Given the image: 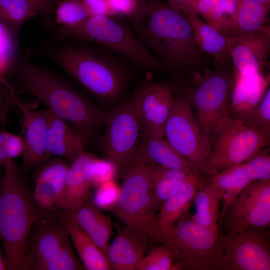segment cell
<instances>
[{
	"label": "cell",
	"instance_id": "44",
	"mask_svg": "<svg viewBox=\"0 0 270 270\" xmlns=\"http://www.w3.org/2000/svg\"><path fill=\"white\" fill-rule=\"evenodd\" d=\"M240 0H224L225 11L230 20L232 36V26L236 8Z\"/></svg>",
	"mask_w": 270,
	"mask_h": 270
},
{
	"label": "cell",
	"instance_id": "13",
	"mask_svg": "<svg viewBox=\"0 0 270 270\" xmlns=\"http://www.w3.org/2000/svg\"><path fill=\"white\" fill-rule=\"evenodd\" d=\"M224 250L220 270H270L269 236L265 230L248 228L221 233Z\"/></svg>",
	"mask_w": 270,
	"mask_h": 270
},
{
	"label": "cell",
	"instance_id": "37",
	"mask_svg": "<svg viewBox=\"0 0 270 270\" xmlns=\"http://www.w3.org/2000/svg\"><path fill=\"white\" fill-rule=\"evenodd\" d=\"M244 164L251 182L270 179V149L258 151L244 162Z\"/></svg>",
	"mask_w": 270,
	"mask_h": 270
},
{
	"label": "cell",
	"instance_id": "5",
	"mask_svg": "<svg viewBox=\"0 0 270 270\" xmlns=\"http://www.w3.org/2000/svg\"><path fill=\"white\" fill-rule=\"evenodd\" d=\"M119 18L115 16H91L72 26H59L52 32L53 38L56 43L75 40L98 45L143 70L167 73L134 30Z\"/></svg>",
	"mask_w": 270,
	"mask_h": 270
},
{
	"label": "cell",
	"instance_id": "38",
	"mask_svg": "<svg viewBox=\"0 0 270 270\" xmlns=\"http://www.w3.org/2000/svg\"><path fill=\"white\" fill-rule=\"evenodd\" d=\"M270 133V88H268L258 106L244 122Z\"/></svg>",
	"mask_w": 270,
	"mask_h": 270
},
{
	"label": "cell",
	"instance_id": "46",
	"mask_svg": "<svg viewBox=\"0 0 270 270\" xmlns=\"http://www.w3.org/2000/svg\"><path fill=\"white\" fill-rule=\"evenodd\" d=\"M12 132L5 130H0V145L2 144L12 134Z\"/></svg>",
	"mask_w": 270,
	"mask_h": 270
},
{
	"label": "cell",
	"instance_id": "50",
	"mask_svg": "<svg viewBox=\"0 0 270 270\" xmlns=\"http://www.w3.org/2000/svg\"></svg>",
	"mask_w": 270,
	"mask_h": 270
},
{
	"label": "cell",
	"instance_id": "7",
	"mask_svg": "<svg viewBox=\"0 0 270 270\" xmlns=\"http://www.w3.org/2000/svg\"><path fill=\"white\" fill-rule=\"evenodd\" d=\"M156 165L137 160L122 176L110 210L146 246L156 244V214L152 207V184Z\"/></svg>",
	"mask_w": 270,
	"mask_h": 270
},
{
	"label": "cell",
	"instance_id": "28",
	"mask_svg": "<svg viewBox=\"0 0 270 270\" xmlns=\"http://www.w3.org/2000/svg\"><path fill=\"white\" fill-rule=\"evenodd\" d=\"M209 178L222 196V205L218 219L220 223L229 204L251 182L246 173L244 162L219 172Z\"/></svg>",
	"mask_w": 270,
	"mask_h": 270
},
{
	"label": "cell",
	"instance_id": "4",
	"mask_svg": "<svg viewBox=\"0 0 270 270\" xmlns=\"http://www.w3.org/2000/svg\"><path fill=\"white\" fill-rule=\"evenodd\" d=\"M0 186V235L6 270H21L30 233L40 218L32 192L14 159L2 166Z\"/></svg>",
	"mask_w": 270,
	"mask_h": 270
},
{
	"label": "cell",
	"instance_id": "24",
	"mask_svg": "<svg viewBox=\"0 0 270 270\" xmlns=\"http://www.w3.org/2000/svg\"><path fill=\"white\" fill-rule=\"evenodd\" d=\"M136 161L190 172L196 168L174 148L164 136L141 134Z\"/></svg>",
	"mask_w": 270,
	"mask_h": 270
},
{
	"label": "cell",
	"instance_id": "3",
	"mask_svg": "<svg viewBox=\"0 0 270 270\" xmlns=\"http://www.w3.org/2000/svg\"><path fill=\"white\" fill-rule=\"evenodd\" d=\"M16 76L21 89L69 123L86 146L96 138L103 127L106 112L69 81L28 59L21 60L16 64Z\"/></svg>",
	"mask_w": 270,
	"mask_h": 270
},
{
	"label": "cell",
	"instance_id": "27",
	"mask_svg": "<svg viewBox=\"0 0 270 270\" xmlns=\"http://www.w3.org/2000/svg\"><path fill=\"white\" fill-rule=\"evenodd\" d=\"M222 200L220 192L208 178L194 197L195 212L191 218L203 226L220 230L218 222Z\"/></svg>",
	"mask_w": 270,
	"mask_h": 270
},
{
	"label": "cell",
	"instance_id": "12",
	"mask_svg": "<svg viewBox=\"0 0 270 270\" xmlns=\"http://www.w3.org/2000/svg\"><path fill=\"white\" fill-rule=\"evenodd\" d=\"M164 136L195 167L210 154L212 142L202 132L190 102L180 94L176 98L165 124Z\"/></svg>",
	"mask_w": 270,
	"mask_h": 270
},
{
	"label": "cell",
	"instance_id": "26",
	"mask_svg": "<svg viewBox=\"0 0 270 270\" xmlns=\"http://www.w3.org/2000/svg\"><path fill=\"white\" fill-rule=\"evenodd\" d=\"M62 219L85 270H112L106 255L92 238L72 221Z\"/></svg>",
	"mask_w": 270,
	"mask_h": 270
},
{
	"label": "cell",
	"instance_id": "8",
	"mask_svg": "<svg viewBox=\"0 0 270 270\" xmlns=\"http://www.w3.org/2000/svg\"><path fill=\"white\" fill-rule=\"evenodd\" d=\"M82 270L64 220L54 216L39 218L28 238L21 270Z\"/></svg>",
	"mask_w": 270,
	"mask_h": 270
},
{
	"label": "cell",
	"instance_id": "36",
	"mask_svg": "<svg viewBox=\"0 0 270 270\" xmlns=\"http://www.w3.org/2000/svg\"><path fill=\"white\" fill-rule=\"evenodd\" d=\"M16 39L12 31L0 21V65L6 75L14 66L18 50Z\"/></svg>",
	"mask_w": 270,
	"mask_h": 270
},
{
	"label": "cell",
	"instance_id": "22",
	"mask_svg": "<svg viewBox=\"0 0 270 270\" xmlns=\"http://www.w3.org/2000/svg\"><path fill=\"white\" fill-rule=\"evenodd\" d=\"M149 248L129 228L118 225L116 236L108 244L106 256L112 270H138Z\"/></svg>",
	"mask_w": 270,
	"mask_h": 270
},
{
	"label": "cell",
	"instance_id": "45",
	"mask_svg": "<svg viewBox=\"0 0 270 270\" xmlns=\"http://www.w3.org/2000/svg\"><path fill=\"white\" fill-rule=\"evenodd\" d=\"M6 74L3 68L0 65V86H2L12 92H16V91L14 87L6 78Z\"/></svg>",
	"mask_w": 270,
	"mask_h": 270
},
{
	"label": "cell",
	"instance_id": "15",
	"mask_svg": "<svg viewBox=\"0 0 270 270\" xmlns=\"http://www.w3.org/2000/svg\"><path fill=\"white\" fill-rule=\"evenodd\" d=\"M174 84L148 80L134 92L140 120L141 134L164 136L165 124L174 104Z\"/></svg>",
	"mask_w": 270,
	"mask_h": 270
},
{
	"label": "cell",
	"instance_id": "39",
	"mask_svg": "<svg viewBox=\"0 0 270 270\" xmlns=\"http://www.w3.org/2000/svg\"><path fill=\"white\" fill-rule=\"evenodd\" d=\"M36 8L40 16V24L45 28L52 32L56 27L54 16L58 0H26Z\"/></svg>",
	"mask_w": 270,
	"mask_h": 270
},
{
	"label": "cell",
	"instance_id": "20",
	"mask_svg": "<svg viewBox=\"0 0 270 270\" xmlns=\"http://www.w3.org/2000/svg\"><path fill=\"white\" fill-rule=\"evenodd\" d=\"M58 218L72 221L82 228L106 255L112 228L110 219L90 199L74 209L58 210Z\"/></svg>",
	"mask_w": 270,
	"mask_h": 270
},
{
	"label": "cell",
	"instance_id": "34",
	"mask_svg": "<svg viewBox=\"0 0 270 270\" xmlns=\"http://www.w3.org/2000/svg\"><path fill=\"white\" fill-rule=\"evenodd\" d=\"M80 0H60L57 2L54 20L60 26H72L90 18Z\"/></svg>",
	"mask_w": 270,
	"mask_h": 270
},
{
	"label": "cell",
	"instance_id": "18",
	"mask_svg": "<svg viewBox=\"0 0 270 270\" xmlns=\"http://www.w3.org/2000/svg\"><path fill=\"white\" fill-rule=\"evenodd\" d=\"M208 178L196 168L174 188L156 214V244L162 243L187 212L198 190Z\"/></svg>",
	"mask_w": 270,
	"mask_h": 270
},
{
	"label": "cell",
	"instance_id": "40",
	"mask_svg": "<svg viewBox=\"0 0 270 270\" xmlns=\"http://www.w3.org/2000/svg\"><path fill=\"white\" fill-rule=\"evenodd\" d=\"M114 166L110 162L94 158L91 168L92 186H98L112 180L114 172Z\"/></svg>",
	"mask_w": 270,
	"mask_h": 270
},
{
	"label": "cell",
	"instance_id": "41",
	"mask_svg": "<svg viewBox=\"0 0 270 270\" xmlns=\"http://www.w3.org/2000/svg\"><path fill=\"white\" fill-rule=\"evenodd\" d=\"M90 17L109 16L106 0H80Z\"/></svg>",
	"mask_w": 270,
	"mask_h": 270
},
{
	"label": "cell",
	"instance_id": "49",
	"mask_svg": "<svg viewBox=\"0 0 270 270\" xmlns=\"http://www.w3.org/2000/svg\"><path fill=\"white\" fill-rule=\"evenodd\" d=\"M2 176H0V184H1L2 180Z\"/></svg>",
	"mask_w": 270,
	"mask_h": 270
},
{
	"label": "cell",
	"instance_id": "9",
	"mask_svg": "<svg viewBox=\"0 0 270 270\" xmlns=\"http://www.w3.org/2000/svg\"><path fill=\"white\" fill-rule=\"evenodd\" d=\"M221 233L197 223L186 213L162 242L174 252L176 270H220L224 250Z\"/></svg>",
	"mask_w": 270,
	"mask_h": 270
},
{
	"label": "cell",
	"instance_id": "31",
	"mask_svg": "<svg viewBox=\"0 0 270 270\" xmlns=\"http://www.w3.org/2000/svg\"><path fill=\"white\" fill-rule=\"evenodd\" d=\"M69 165L64 160L55 157L36 169L35 181L44 182L54 191L59 210L64 208L66 180Z\"/></svg>",
	"mask_w": 270,
	"mask_h": 270
},
{
	"label": "cell",
	"instance_id": "32",
	"mask_svg": "<svg viewBox=\"0 0 270 270\" xmlns=\"http://www.w3.org/2000/svg\"><path fill=\"white\" fill-rule=\"evenodd\" d=\"M37 16L36 8L26 0H0V21L17 37L24 24Z\"/></svg>",
	"mask_w": 270,
	"mask_h": 270
},
{
	"label": "cell",
	"instance_id": "48",
	"mask_svg": "<svg viewBox=\"0 0 270 270\" xmlns=\"http://www.w3.org/2000/svg\"><path fill=\"white\" fill-rule=\"evenodd\" d=\"M259 3L266 8L270 10V0H256Z\"/></svg>",
	"mask_w": 270,
	"mask_h": 270
},
{
	"label": "cell",
	"instance_id": "1",
	"mask_svg": "<svg viewBox=\"0 0 270 270\" xmlns=\"http://www.w3.org/2000/svg\"><path fill=\"white\" fill-rule=\"evenodd\" d=\"M131 23L138 38L167 74L180 78L214 64L198 44L186 14L167 4L152 0L144 14Z\"/></svg>",
	"mask_w": 270,
	"mask_h": 270
},
{
	"label": "cell",
	"instance_id": "47",
	"mask_svg": "<svg viewBox=\"0 0 270 270\" xmlns=\"http://www.w3.org/2000/svg\"><path fill=\"white\" fill-rule=\"evenodd\" d=\"M1 236L0 235V241H1ZM6 270L3 253H2L0 248V270Z\"/></svg>",
	"mask_w": 270,
	"mask_h": 270
},
{
	"label": "cell",
	"instance_id": "14",
	"mask_svg": "<svg viewBox=\"0 0 270 270\" xmlns=\"http://www.w3.org/2000/svg\"><path fill=\"white\" fill-rule=\"evenodd\" d=\"M270 223V179L250 182L226 208L220 222L224 232L265 230Z\"/></svg>",
	"mask_w": 270,
	"mask_h": 270
},
{
	"label": "cell",
	"instance_id": "2",
	"mask_svg": "<svg viewBox=\"0 0 270 270\" xmlns=\"http://www.w3.org/2000/svg\"><path fill=\"white\" fill-rule=\"evenodd\" d=\"M28 50L51 60L98 100L111 101L123 92L132 63L100 46L75 40Z\"/></svg>",
	"mask_w": 270,
	"mask_h": 270
},
{
	"label": "cell",
	"instance_id": "6",
	"mask_svg": "<svg viewBox=\"0 0 270 270\" xmlns=\"http://www.w3.org/2000/svg\"><path fill=\"white\" fill-rule=\"evenodd\" d=\"M234 78L232 66H210L178 78L180 94L190 102L202 132L211 142L230 118L228 109Z\"/></svg>",
	"mask_w": 270,
	"mask_h": 270
},
{
	"label": "cell",
	"instance_id": "29",
	"mask_svg": "<svg viewBox=\"0 0 270 270\" xmlns=\"http://www.w3.org/2000/svg\"><path fill=\"white\" fill-rule=\"evenodd\" d=\"M269 10L256 0H240L232 26V36L255 32L264 25Z\"/></svg>",
	"mask_w": 270,
	"mask_h": 270
},
{
	"label": "cell",
	"instance_id": "21",
	"mask_svg": "<svg viewBox=\"0 0 270 270\" xmlns=\"http://www.w3.org/2000/svg\"><path fill=\"white\" fill-rule=\"evenodd\" d=\"M85 146L78 132L66 121L50 110L46 143L48 156L72 163L84 151Z\"/></svg>",
	"mask_w": 270,
	"mask_h": 270
},
{
	"label": "cell",
	"instance_id": "11",
	"mask_svg": "<svg viewBox=\"0 0 270 270\" xmlns=\"http://www.w3.org/2000/svg\"><path fill=\"white\" fill-rule=\"evenodd\" d=\"M270 142V132L230 117L214 135L210 156L196 168L209 178L219 172L244 163L258 151L269 146Z\"/></svg>",
	"mask_w": 270,
	"mask_h": 270
},
{
	"label": "cell",
	"instance_id": "23",
	"mask_svg": "<svg viewBox=\"0 0 270 270\" xmlns=\"http://www.w3.org/2000/svg\"><path fill=\"white\" fill-rule=\"evenodd\" d=\"M94 157L84 151L70 163L66 176L64 208L62 210L74 209L92 198L91 168Z\"/></svg>",
	"mask_w": 270,
	"mask_h": 270
},
{
	"label": "cell",
	"instance_id": "19",
	"mask_svg": "<svg viewBox=\"0 0 270 270\" xmlns=\"http://www.w3.org/2000/svg\"><path fill=\"white\" fill-rule=\"evenodd\" d=\"M270 74L265 72L248 75L234 72L228 109L230 116L245 122L270 88Z\"/></svg>",
	"mask_w": 270,
	"mask_h": 270
},
{
	"label": "cell",
	"instance_id": "16",
	"mask_svg": "<svg viewBox=\"0 0 270 270\" xmlns=\"http://www.w3.org/2000/svg\"><path fill=\"white\" fill-rule=\"evenodd\" d=\"M12 104L22 114L20 134L24 140V150L21 156L22 170L26 172L39 168L51 158L46 148L50 110L32 108L20 98L18 92L12 97Z\"/></svg>",
	"mask_w": 270,
	"mask_h": 270
},
{
	"label": "cell",
	"instance_id": "33",
	"mask_svg": "<svg viewBox=\"0 0 270 270\" xmlns=\"http://www.w3.org/2000/svg\"><path fill=\"white\" fill-rule=\"evenodd\" d=\"M194 2L197 14L205 22L224 35L232 36L224 0H194Z\"/></svg>",
	"mask_w": 270,
	"mask_h": 270
},
{
	"label": "cell",
	"instance_id": "30",
	"mask_svg": "<svg viewBox=\"0 0 270 270\" xmlns=\"http://www.w3.org/2000/svg\"><path fill=\"white\" fill-rule=\"evenodd\" d=\"M190 172L156 165L152 184V207L156 214L174 188Z\"/></svg>",
	"mask_w": 270,
	"mask_h": 270
},
{
	"label": "cell",
	"instance_id": "35",
	"mask_svg": "<svg viewBox=\"0 0 270 270\" xmlns=\"http://www.w3.org/2000/svg\"><path fill=\"white\" fill-rule=\"evenodd\" d=\"M161 244L149 248L138 270H176L174 265V252L165 243Z\"/></svg>",
	"mask_w": 270,
	"mask_h": 270
},
{
	"label": "cell",
	"instance_id": "25",
	"mask_svg": "<svg viewBox=\"0 0 270 270\" xmlns=\"http://www.w3.org/2000/svg\"><path fill=\"white\" fill-rule=\"evenodd\" d=\"M186 16L192 27L198 44L212 60L214 66H232L226 36L205 22L198 14Z\"/></svg>",
	"mask_w": 270,
	"mask_h": 270
},
{
	"label": "cell",
	"instance_id": "43",
	"mask_svg": "<svg viewBox=\"0 0 270 270\" xmlns=\"http://www.w3.org/2000/svg\"><path fill=\"white\" fill-rule=\"evenodd\" d=\"M166 1L168 6L174 10L186 14H198L194 0H166Z\"/></svg>",
	"mask_w": 270,
	"mask_h": 270
},
{
	"label": "cell",
	"instance_id": "42",
	"mask_svg": "<svg viewBox=\"0 0 270 270\" xmlns=\"http://www.w3.org/2000/svg\"><path fill=\"white\" fill-rule=\"evenodd\" d=\"M14 94L4 87L0 88V124L3 126L6 124L8 108L12 104V97Z\"/></svg>",
	"mask_w": 270,
	"mask_h": 270
},
{
	"label": "cell",
	"instance_id": "10",
	"mask_svg": "<svg viewBox=\"0 0 270 270\" xmlns=\"http://www.w3.org/2000/svg\"><path fill=\"white\" fill-rule=\"evenodd\" d=\"M104 132L97 147L122 177L135 163L140 136V120L136 96L106 112Z\"/></svg>",
	"mask_w": 270,
	"mask_h": 270
},
{
	"label": "cell",
	"instance_id": "17",
	"mask_svg": "<svg viewBox=\"0 0 270 270\" xmlns=\"http://www.w3.org/2000/svg\"><path fill=\"white\" fill-rule=\"evenodd\" d=\"M235 72L248 75L269 67L270 27L264 26L252 34L226 36Z\"/></svg>",
	"mask_w": 270,
	"mask_h": 270
}]
</instances>
